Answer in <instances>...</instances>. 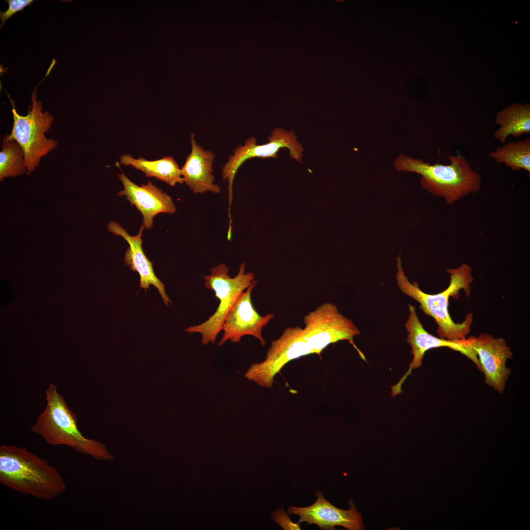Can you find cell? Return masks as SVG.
I'll use <instances>...</instances> for the list:
<instances>
[{
    "label": "cell",
    "mask_w": 530,
    "mask_h": 530,
    "mask_svg": "<svg viewBox=\"0 0 530 530\" xmlns=\"http://www.w3.org/2000/svg\"><path fill=\"white\" fill-rule=\"evenodd\" d=\"M448 158V165L430 164L421 159L400 154L394 166L399 171L420 175L423 188L434 196L443 198L450 205L478 192L481 177L462 154L449 155Z\"/></svg>",
    "instance_id": "3957f363"
},
{
    "label": "cell",
    "mask_w": 530,
    "mask_h": 530,
    "mask_svg": "<svg viewBox=\"0 0 530 530\" xmlns=\"http://www.w3.org/2000/svg\"><path fill=\"white\" fill-rule=\"evenodd\" d=\"M274 521L285 530H300L298 524H293L282 509L272 513Z\"/></svg>",
    "instance_id": "7402d4cb"
},
{
    "label": "cell",
    "mask_w": 530,
    "mask_h": 530,
    "mask_svg": "<svg viewBox=\"0 0 530 530\" xmlns=\"http://www.w3.org/2000/svg\"><path fill=\"white\" fill-rule=\"evenodd\" d=\"M495 123L500 126L493 137L504 144L509 135L518 137L530 133V105L512 104L497 113Z\"/></svg>",
    "instance_id": "e0dca14e"
},
{
    "label": "cell",
    "mask_w": 530,
    "mask_h": 530,
    "mask_svg": "<svg viewBox=\"0 0 530 530\" xmlns=\"http://www.w3.org/2000/svg\"><path fill=\"white\" fill-rule=\"evenodd\" d=\"M47 405L30 430L52 446L65 445L79 453L104 460L112 456L100 442L84 437L78 427L76 414L68 406L57 387L50 384L46 392Z\"/></svg>",
    "instance_id": "277c9868"
},
{
    "label": "cell",
    "mask_w": 530,
    "mask_h": 530,
    "mask_svg": "<svg viewBox=\"0 0 530 530\" xmlns=\"http://www.w3.org/2000/svg\"><path fill=\"white\" fill-rule=\"evenodd\" d=\"M303 323L304 338L313 354H320L330 344L347 340L365 360L353 341V338L360 333L359 329L340 312L335 304L323 303L306 315Z\"/></svg>",
    "instance_id": "52a82bcc"
},
{
    "label": "cell",
    "mask_w": 530,
    "mask_h": 530,
    "mask_svg": "<svg viewBox=\"0 0 530 530\" xmlns=\"http://www.w3.org/2000/svg\"><path fill=\"white\" fill-rule=\"evenodd\" d=\"M257 281L242 292L236 301L224 322V332L218 342L219 346H222L227 340L238 343L245 335L253 336L259 340L262 345L266 344L262 330L275 316L269 313L262 316L254 308L251 293Z\"/></svg>",
    "instance_id": "7c38bea8"
},
{
    "label": "cell",
    "mask_w": 530,
    "mask_h": 530,
    "mask_svg": "<svg viewBox=\"0 0 530 530\" xmlns=\"http://www.w3.org/2000/svg\"><path fill=\"white\" fill-rule=\"evenodd\" d=\"M24 152L14 139L3 138L0 151V180L27 173Z\"/></svg>",
    "instance_id": "ffe728a7"
},
{
    "label": "cell",
    "mask_w": 530,
    "mask_h": 530,
    "mask_svg": "<svg viewBox=\"0 0 530 530\" xmlns=\"http://www.w3.org/2000/svg\"><path fill=\"white\" fill-rule=\"evenodd\" d=\"M317 500L312 505L304 507H289V515L299 516L298 524L306 522L308 525L315 524L322 530H334L336 526H342L349 530H364L362 514L356 509L352 500L350 508L345 510L339 509L328 502L320 491L316 492Z\"/></svg>",
    "instance_id": "4fadbf2b"
},
{
    "label": "cell",
    "mask_w": 530,
    "mask_h": 530,
    "mask_svg": "<svg viewBox=\"0 0 530 530\" xmlns=\"http://www.w3.org/2000/svg\"><path fill=\"white\" fill-rule=\"evenodd\" d=\"M120 163L124 165H131L141 171L146 177H155L170 186L184 183L181 169L172 156H165L159 160L149 161L143 158L136 159L130 154H125L120 157Z\"/></svg>",
    "instance_id": "ac0fdd59"
},
{
    "label": "cell",
    "mask_w": 530,
    "mask_h": 530,
    "mask_svg": "<svg viewBox=\"0 0 530 530\" xmlns=\"http://www.w3.org/2000/svg\"><path fill=\"white\" fill-rule=\"evenodd\" d=\"M119 177L124 189L118 193V195L125 196L126 199L141 212L146 229L152 228L153 218L158 213L172 214L176 212V207L171 197L151 182L138 186L123 173L119 174Z\"/></svg>",
    "instance_id": "5bb4252c"
},
{
    "label": "cell",
    "mask_w": 530,
    "mask_h": 530,
    "mask_svg": "<svg viewBox=\"0 0 530 530\" xmlns=\"http://www.w3.org/2000/svg\"><path fill=\"white\" fill-rule=\"evenodd\" d=\"M268 140L267 143L257 145L254 137L248 138L243 145L235 148L233 154L229 157L223 166L222 179L227 180L228 183L229 212L232 203L234 180L238 170L245 161L253 158H276L281 148H287L290 150L291 158L302 162L303 148L292 131L288 132L281 128L274 129Z\"/></svg>",
    "instance_id": "9c48e42d"
},
{
    "label": "cell",
    "mask_w": 530,
    "mask_h": 530,
    "mask_svg": "<svg viewBox=\"0 0 530 530\" xmlns=\"http://www.w3.org/2000/svg\"><path fill=\"white\" fill-rule=\"evenodd\" d=\"M464 342L476 353L479 371L484 374L485 383L503 394L511 371L510 368L506 367V363L513 356L511 348L505 340L502 337L495 338L490 334L484 333L477 337L466 338Z\"/></svg>",
    "instance_id": "8fae6325"
},
{
    "label": "cell",
    "mask_w": 530,
    "mask_h": 530,
    "mask_svg": "<svg viewBox=\"0 0 530 530\" xmlns=\"http://www.w3.org/2000/svg\"><path fill=\"white\" fill-rule=\"evenodd\" d=\"M311 354L303 328L298 326L288 327L279 338L272 342L265 360L252 364L244 376L259 386L271 388L275 376L286 364Z\"/></svg>",
    "instance_id": "ba28073f"
},
{
    "label": "cell",
    "mask_w": 530,
    "mask_h": 530,
    "mask_svg": "<svg viewBox=\"0 0 530 530\" xmlns=\"http://www.w3.org/2000/svg\"><path fill=\"white\" fill-rule=\"evenodd\" d=\"M36 87L31 93V106L26 115H20L15 107L14 101L7 93L11 103L13 123L11 132L3 138L14 139L21 146L25 157L29 175L39 165L41 159L58 145L57 141L47 138L45 134L54 121L53 116L43 111L40 101L37 100Z\"/></svg>",
    "instance_id": "5b68a950"
},
{
    "label": "cell",
    "mask_w": 530,
    "mask_h": 530,
    "mask_svg": "<svg viewBox=\"0 0 530 530\" xmlns=\"http://www.w3.org/2000/svg\"><path fill=\"white\" fill-rule=\"evenodd\" d=\"M191 151L181 168L184 182L194 193L202 194L207 191L218 193L220 187L214 183L212 163L214 154L205 150L195 139V134L190 135Z\"/></svg>",
    "instance_id": "2e32d148"
},
{
    "label": "cell",
    "mask_w": 530,
    "mask_h": 530,
    "mask_svg": "<svg viewBox=\"0 0 530 530\" xmlns=\"http://www.w3.org/2000/svg\"><path fill=\"white\" fill-rule=\"evenodd\" d=\"M5 1L8 4V8L5 11H0V28L12 16L17 12L22 11L26 7L30 5L33 1L32 0H7Z\"/></svg>",
    "instance_id": "44dd1931"
},
{
    "label": "cell",
    "mask_w": 530,
    "mask_h": 530,
    "mask_svg": "<svg viewBox=\"0 0 530 530\" xmlns=\"http://www.w3.org/2000/svg\"><path fill=\"white\" fill-rule=\"evenodd\" d=\"M489 157L498 164L504 163L514 171L521 169L530 172V139L504 143L490 152Z\"/></svg>",
    "instance_id": "d6986e66"
},
{
    "label": "cell",
    "mask_w": 530,
    "mask_h": 530,
    "mask_svg": "<svg viewBox=\"0 0 530 530\" xmlns=\"http://www.w3.org/2000/svg\"><path fill=\"white\" fill-rule=\"evenodd\" d=\"M408 307L409 315L405 327L408 332L407 341L411 347L413 357L407 372L396 385L391 387V396L393 397L402 392L401 386L403 382L411 374L413 370L422 366L424 353L432 348L447 347L458 351L473 361L480 370L476 353L464 343V340L458 342L451 341L437 338L429 334L424 329L420 321L415 307L410 304H408Z\"/></svg>",
    "instance_id": "30bf717a"
},
{
    "label": "cell",
    "mask_w": 530,
    "mask_h": 530,
    "mask_svg": "<svg viewBox=\"0 0 530 530\" xmlns=\"http://www.w3.org/2000/svg\"><path fill=\"white\" fill-rule=\"evenodd\" d=\"M108 231L114 235H118L126 240L129 247L125 253L124 262L131 270L136 271L140 276V288L145 291L149 289L152 285L158 289L164 304L168 306L171 303L166 294L164 284L156 276L153 267V262L150 261L145 255L142 246V235L145 227L141 226L138 233L135 236H131L127 231L118 223L110 221L107 226Z\"/></svg>",
    "instance_id": "9a60e30c"
},
{
    "label": "cell",
    "mask_w": 530,
    "mask_h": 530,
    "mask_svg": "<svg viewBox=\"0 0 530 530\" xmlns=\"http://www.w3.org/2000/svg\"><path fill=\"white\" fill-rule=\"evenodd\" d=\"M245 264L242 263L237 275L231 277L228 273V267L225 264L220 263L212 267L210 274L204 276L205 287L215 292V297L219 300V304L214 314L207 320L185 329L188 333L201 334L202 344L215 342L217 335L222 330L227 316L238 297L257 281L253 273H245Z\"/></svg>",
    "instance_id": "8992f818"
},
{
    "label": "cell",
    "mask_w": 530,
    "mask_h": 530,
    "mask_svg": "<svg viewBox=\"0 0 530 530\" xmlns=\"http://www.w3.org/2000/svg\"><path fill=\"white\" fill-rule=\"evenodd\" d=\"M397 266L396 278L399 288L403 293L418 302L425 315L434 319L438 325L437 331L439 337L455 342L466 339L471 331L473 315L469 314L462 322L456 323L450 316L448 306L450 296L458 294L460 290L469 293L470 284L473 281L471 267L463 263L458 267L448 269L449 286L443 292L432 294L424 292L417 283L410 282L403 271L399 256L397 258Z\"/></svg>",
    "instance_id": "7a4b0ae2"
},
{
    "label": "cell",
    "mask_w": 530,
    "mask_h": 530,
    "mask_svg": "<svg viewBox=\"0 0 530 530\" xmlns=\"http://www.w3.org/2000/svg\"><path fill=\"white\" fill-rule=\"evenodd\" d=\"M0 482L15 491L45 500L66 490L55 467L25 448L15 445L0 446Z\"/></svg>",
    "instance_id": "6da1fadb"
}]
</instances>
